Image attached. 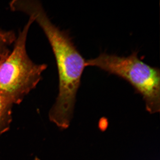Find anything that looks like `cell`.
I'll use <instances>...</instances> for the list:
<instances>
[{
  "label": "cell",
  "instance_id": "1",
  "mask_svg": "<svg viewBox=\"0 0 160 160\" xmlns=\"http://www.w3.org/2000/svg\"><path fill=\"white\" fill-rule=\"evenodd\" d=\"M24 12L42 29L54 55L58 74V93L49 112V118L60 128L66 129L73 114L86 60L68 33L52 23L38 0L28 3Z\"/></svg>",
  "mask_w": 160,
  "mask_h": 160
},
{
  "label": "cell",
  "instance_id": "2",
  "mask_svg": "<svg viewBox=\"0 0 160 160\" xmlns=\"http://www.w3.org/2000/svg\"><path fill=\"white\" fill-rule=\"evenodd\" d=\"M32 18L19 32L14 47L0 61V94L12 105L18 104L36 88L47 69L45 64L32 61L26 50V41Z\"/></svg>",
  "mask_w": 160,
  "mask_h": 160
},
{
  "label": "cell",
  "instance_id": "3",
  "mask_svg": "<svg viewBox=\"0 0 160 160\" xmlns=\"http://www.w3.org/2000/svg\"><path fill=\"white\" fill-rule=\"evenodd\" d=\"M86 66L97 67L127 81L142 97L149 113L160 111L159 68L140 60L138 51L127 57L103 52L98 57L86 60Z\"/></svg>",
  "mask_w": 160,
  "mask_h": 160
},
{
  "label": "cell",
  "instance_id": "4",
  "mask_svg": "<svg viewBox=\"0 0 160 160\" xmlns=\"http://www.w3.org/2000/svg\"><path fill=\"white\" fill-rule=\"evenodd\" d=\"M12 105L0 94V135L9 128L11 120Z\"/></svg>",
  "mask_w": 160,
  "mask_h": 160
},
{
  "label": "cell",
  "instance_id": "5",
  "mask_svg": "<svg viewBox=\"0 0 160 160\" xmlns=\"http://www.w3.org/2000/svg\"><path fill=\"white\" fill-rule=\"evenodd\" d=\"M16 38L14 32L0 29V58H3L9 54V46L14 43Z\"/></svg>",
  "mask_w": 160,
  "mask_h": 160
},
{
  "label": "cell",
  "instance_id": "6",
  "mask_svg": "<svg viewBox=\"0 0 160 160\" xmlns=\"http://www.w3.org/2000/svg\"><path fill=\"white\" fill-rule=\"evenodd\" d=\"M35 160H40L38 158H36Z\"/></svg>",
  "mask_w": 160,
  "mask_h": 160
},
{
  "label": "cell",
  "instance_id": "7",
  "mask_svg": "<svg viewBox=\"0 0 160 160\" xmlns=\"http://www.w3.org/2000/svg\"><path fill=\"white\" fill-rule=\"evenodd\" d=\"M0 60H1V58H0Z\"/></svg>",
  "mask_w": 160,
  "mask_h": 160
}]
</instances>
